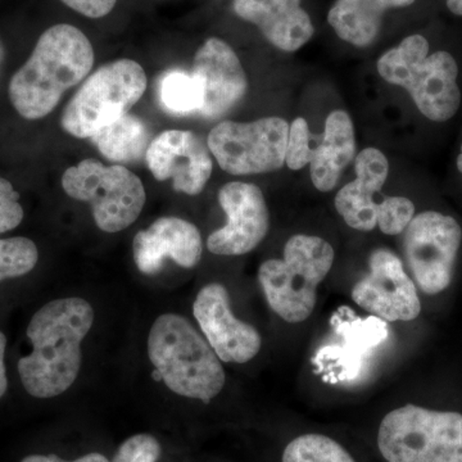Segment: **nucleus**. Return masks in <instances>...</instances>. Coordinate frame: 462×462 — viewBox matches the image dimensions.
I'll use <instances>...</instances> for the list:
<instances>
[{"label":"nucleus","mask_w":462,"mask_h":462,"mask_svg":"<svg viewBox=\"0 0 462 462\" xmlns=\"http://www.w3.org/2000/svg\"><path fill=\"white\" fill-rule=\"evenodd\" d=\"M93 324V307L80 297L51 300L35 312L26 331L32 352L18 361L30 396L53 398L71 388L81 369V345Z\"/></svg>","instance_id":"nucleus-1"},{"label":"nucleus","mask_w":462,"mask_h":462,"mask_svg":"<svg viewBox=\"0 0 462 462\" xmlns=\"http://www.w3.org/2000/svg\"><path fill=\"white\" fill-rule=\"evenodd\" d=\"M94 65L93 45L81 30L60 23L45 30L25 65L12 76L8 94L17 114L41 120Z\"/></svg>","instance_id":"nucleus-2"},{"label":"nucleus","mask_w":462,"mask_h":462,"mask_svg":"<svg viewBox=\"0 0 462 462\" xmlns=\"http://www.w3.org/2000/svg\"><path fill=\"white\" fill-rule=\"evenodd\" d=\"M148 356L158 378L179 396L208 403L226 383L220 358L184 316L157 318L149 331Z\"/></svg>","instance_id":"nucleus-3"},{"label":"nucleus","mask_w":462,"mask_h":462,"mask_svg":"<svg viewBox=\"0 0 462 462\" xmlns=\"http://www.w3.org/2000/svg\"><path fill=\"white\" fill-rule=\"evenodd\" d=\"M430 51L427 38L413 33L385 51L376 69L388 84L406 90L428 120L445 123L461 105L458 66L448 51Z\"/></svg>","instance_id":"nucleus-4"},{"label":"nucleus","mask_w":462,"mask_h":462,"mask_svg":"<svg viewBox=\"0 0 462 462\" xmlns=\"http://www.w3.org/2000/svg\"><path fill=\"white\" fill-rule=\"evenodd\" d=\"M336 252L320 236L297 234L289 238L282 260L264 261L258 282L267 303L282 320L298 324L314 312L318 288L333 267Z\"/></svg>","instance_id":"nucleus-5"},{"label":"nucleus","mask_w":462,"mask_h":462,"mask_svg":"<svg viewBox=\"0 0 462 462\" xmlns=\"http://www.w3.org/2000/svg\"><path fill=\"white\" fill-rule=\"evenodd\" d=\"M378 448L387 462H462V413L406 404L380 422Z\"/></svg>","instance_id":"nucleus-6"},{"label":"nucleus","mask_w":462,"mask_h":462,"mask_svg":"<svg viewBox=\"0 0 462 462\" xmlns=\"http://www.w3.org/2000/svg\"><path fill=\"white\" fill-rule=\"evenodd\" d=\"M147 84V75L135 60L125 58L99 67L66 106L60 117L63 130L75 138H91L129 114Z\"/></svg>","instance_id":"nucleus-7"},{"label":"nucleus","mask_w":462,"mask_h":462,"mask_svg":"<svg viewBox=\"0 0 462 462\" xmlns=\"http://www.w3.org/2000/svg\"><path fill=\"white\" fill-rule=\"evenodd\" d=\"M62 188L71 199L89 203L97 226L106 233H118L135 223L147 200L144 185L135 173L93 158L67 169Z\"/></svg>","instance_id":"nucleus-8"},{"label":"nucleus","mask_w":462,"mask_h":462,"mask_svg":"<svg viewBox=\"0 0 462 462\" xmlns=\"http://www.w3.org/2000/svg\"><path fill=\"white\" fill-rule=\"evenodd\" d=\"M288 133L287 121L275 116L252 123L224 121L208 134L207 145L225 172L257 175L285 165Z\"/></svg>","instance_id":"nucleus-9"},{"label":"nucleus","mask_w":462,"mask_h":462,"mask_svg":"<svg viewBox=\"0 0 462 462\" xmlns=\"http://www.w3.org/2000/svg\"><path fill=\"white\" fill-rule=\"evenodd\" d=\"M403 252L416 284L434 296L454 278L462 230L451 216L436 211L415 215L403 231Z\"/></svg>","instance_id":"nucleus-10"},{"label":"nucleus","mask_w":462,"mask_h":462,"mask_svg":"<svg viewBox=\"0 0 462 462\" xmlns=\"http://www.w3.org/2000/svg\"><path fill=\"white\" fill-rule=\"evenodd\" d=\"M352 300L365 311L389 322L412 321L421 312L412 279L397 254L387 248L374 249L369 273L356 282Z\"/></svg>","instance_id":"nucleus-11"},{"label":"nucleus","mask_w":462,"mask_h":462,"mask_svg":"<svg viewBox=\"0 0 462 462\" xmlns=\"http://www.w3.org/2000/svg\"><path fill=\"white\" fill-rule=\"evenodd\" d=\"M226 224L207 239V248L218 256H242L266 238L270 214L263 190L249 182L231 181L218 191Z\"/></svg>","instance_id":"nucleus-12"},{"label":"nucleus","mask_w":462,"mask_h":462,"mask_svg":"<svg viewBox=\"0 0 462 462\" xmlns=\"http://www.w3.org/2000/svg\"><path fill=\"white\" fill-rule=\"evenodd\" d=\"M145 161L158 181L172 179L173 189L187 196H199L212 175L214 161L207 143L197 134L167 130L149 145Z\"/></svg>","instance_id":"nucleus-13"},{"label":"nucleus","mask_w":462,"mask_h":462,"mask_svg":"<svg viewBox=\"0 0 462 462\" xmlns=\"http://www.w3.org/2000/svg\"><path fill=\"white\" fill-rule=\"evenodd\" d=\"M193 315L207 342L224 363L245 364L260 352V333L234 316L229 293L223 284L211 282L200 289L194 300Z\"/></svg>","instance_id":"nucleus-14"},{"label":"nucleus","mask_w":462,"mask_h":462,"mask_svg":"<svg viewBox=\"0 0 462 462\" xmlns=\"http://www.w3.org/2000/svg\"><path fill=\"white\" fill-rule=\"evenodd\" d=\"M191 75L202 87L199 114L207 118L223 117L247 94L248 79L242 62L223 39L209 38L200 45Z\"/></svg>","instance_id":"nucleus-15"},{"label":"nucleus","mask_w":462,"mask_h":462,"mask_svg":"<svg viewBox=\"0 0 462 462\" xmlns=\"http://www.w3.org/2000/svg\"><path fill=\"white\" fill-rule=\"evenodd\" d=\"M202 254L199 227L171 216L158 218L147 230L139 231L133 242L134 261L145 275L160 273L167 258L191 269L199 263Z\"/></svg>","instance_id":"nucleus-16"},{"label":"nucleus","mask_w":462,"mask_h":462,"mask_svg":"<svg viewBox=\"0 0 462 462\" xmlns=\"http://www.w3.org/2000/svg\"><path fill=\"white\" fill-rule=\"evenodd\" d=\"M233 9L256 26L270 44L287 53L305 47L315 33L302 0H234Z\"/></svg>","instance_id":"nucleus-17"},{"label":"nucleus","mask_w":462,"mask_h":462,"mask_svg":"<svg viewBox=\"0 0 462 462\" xmlns=\"http://www.w3.org/2000/svg\"><path fill=\"white\" fill-rule=\"evenodd\" d=\"M355 180L337 193L334 205L345 223L352 229L372 231L378 226L379 203L389 175L388 158L380 149L365 148L355 158Z\"/></svg>","instance_id":"nucleus-18"},{"label":"nucleus","mask_w":462,"mask_h":462,"mask_svg":"<svg viewBox=\"0 0 462 462\" xmlns=\"http://www.w3.org/2000/svg\"><path fill=\"white\" fill-rule=\"evenodd\" d=\"M356 156L354 121L346 111L336 109L328 116L320 144L316 145L310 161V175L316 189L322 193L333 190Z\"/></svg>","instance_id":"nucleus-19"},{"label":"nucleus","mask_w":462,"mask_h":462,"mask_svg":"<svg viewBox=\"0 0 462 462\" xmlns=\"http://www.w3.org/2000/svg\"><path fill=\"white\" fill-rule=\"evenodd\" d=\"M416 0H336L328 23L339 39L356 48H366L378 38L383 18L392 9L406 8Z\"/></svg>","instance_id":"nucleus-20"},{"label":"nucleus","mask_w":462,"mask_h":462,"mask_svg":"<svg viewBox=\"0 0 462 462\" xmlns=\"http://www.w3.org/2000/svg\"><path fill=\"white\" fill-rule=\"evenodd\" d=\"M90 139L102 156L115 163L138 162L145 158L152 142L144 121L129 114L103 127Z\"/></svg>","instance_id":"nucleus-21"},{"label":"nucleus","mask_w":462,"mask_h":462,"mask_svg":"<svg viewBox=\"0 0 462 462\" xmlns=\"http://www.w3.org/2000/svg\"><path fill=\"white\" fill-rule=\"evenodd\" d=\"M160 98L170 114L184 116L200 112L203 106L202 87L193 75L170 71L160 83Z\"/></svg>","instance_id":"nucleus-22"},{"label":"nucleus","mask_w":462,"mask_h":462,"mask_svg":"<svg viewBox=\"0 0 462 462\" xmlns=\"http://www.w3.org/2000/svg\"><path fill=\"white\" fill-rule=\"evenodd\" d=\"M282 462H356L352 455L324 434L309 433L294 438L282 452Z\"/></svg>","instance_id":"nucleus-23"},{"label":"nucleus","mask_w":462,"mask_h":462,"mask_svg":"<svg viewBox=\"0 0 462 462\" xmlns=\"http://www.w3.org/2000/svg\"><path fill=\"white\" fill-rule=\"evenodd\" d=\"M39 260L35 243L25 236L0 239V282L32 272Z\"/></svg>","instance_id":"nucleus-24"},{"label":"nucleus","mask_w":462,"mask_h":462,"mask_svg":"<svg viewBox=\"0 0 462 462\" xmlns=\"http://www.w3.org/2000/svg\"><path fill=\"white\" fill-rule=\"evenodd\" d=\"M413 217L415 205L406 197H385L379 203L378 227L385 236H400Z\"/></svg>","instance_id":"nucleus-25"},{"label":"nucleus","mask_w":462,"mask_h":462,"mask_svg":"<svg viewBox=\"0 0 462 462\" xmlns=\"http://www.w3.org/2000/svg\"><path fill=\"white\" fill-rule=\"evenodd\" d=\"M311 132L309 123L303 117H297L289 125L285 165L293 171L310 165L312 156Z\"/></svg>","instance_id":"nucleus-26"},{"label":"nucleus","mask_w":462,"mask_h":462,"mask_svg":"<svg viewBox=\"0 0 462 462\" xmlns=\"http://www.w3.org/2000/svg\"><path fill=\"white\" fill-rule=\"evenodd\" d=\"M161 451L156 438L151 434H136L118 447L112 462H157Z\"/></svg>","instance_id":"nucleus-27"},{"label":"nucleus","mask_w":462,"mask_h":462,"mask_svg":"<svg viewBox=\"0 0 462 462\" xmlns=\"http://www.w3.org/2000/svg\"><path fill=\"white\" fill-rule=\"evenodd\" d=\"M18 199L20 194L14 185L0 176V234L16 229L23 223L25 212Z\"/></svg>","instance_id":"nucleus-28"},{"label":"nucleus","mask_w":462,"mask_h":462,"mask_svg":"<svg viewBox=\"0 0 462 462\" xmlns=\"http://www.w3.org/2000/svg\"><path fill=\"white\" fill-rule=\"evenodd\" d=\"M67 7L88 18H102L111 14L117 0H60Z\"/></svg>","instance_id":"nucleus-29"},{"label":"nucleus","mask_w":462,"mask_h":462,"mask_svg":"<svg viewBox=\"0 0 462 462\" xmlns=\"http://www.w3.org/2000/svg\"><path fill=\"white\" fill-rule=\"evenodd\" d=\"M21 462H109L108 458L102 454H97V452H93V454H88L83 456V457L76 458L74 461H66L63 458L58 457L57 455H30L26 456L25 458H23Z\"/></svg>","instance_id":"nucleus-30"},{"label":"nucleus","mask_w":462,"mask_h":462,"mask_svg":"<svg viewBox=\"0 0 462 462\" xmlns=\"http://www.w3.org/2000/svg\"><path fill=\"white\" fill-rule=\"evenodd\" d=\"M5 346H7V338L0 331V398L5 396L8 389L7 372H5Z\"/></svg>","instance_id":"nucleus-31"},{"label":"nucleus","mask_w":462,"mask_h":462,"mask_svg":"<svg viewBox=\"0 0 462 462\" xmlns=\"http://www.w3.org/2000/svg\"><path fill=\"white\" fill-rule=\"evenodd\" d=\"M446 5L451 14L462 17V0H446Z\"/></svg>","instance_id":"nucleus-32"},{"label":"nucleus","mask_w":462,"mask_h":462,"mask_svg":"<svg viewBox=\"0 0 462 462\" xmlns=\"http://www.w3.org/2000/svg\"><path fill=\"white\" fill-rule=\"evenodd\" d=\"M5 44H3L2 39H0V69H2L3 60H5Z\"/></svg>","instance_id":"nucleus-33"},{"label":"nucleus","mask_w":462,"mask_h":462,"mask_svg":"<svg viewBox=\"0 0 462 462\" xmlns=\"http://www.w3.org/2000/svg\"><path fill=\"white\" fill-rule=\"evenodd\" d=\"M457 169H458V171H460L462 173V144H461L460 153H458V157H457Z\"/></svg>","instance_id":"nucleus-34"}]
</instances>
